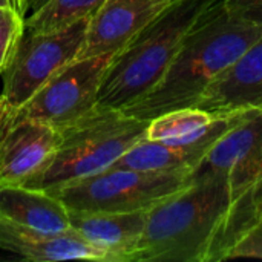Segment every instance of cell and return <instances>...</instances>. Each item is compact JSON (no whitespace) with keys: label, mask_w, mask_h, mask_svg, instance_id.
<instances>
[{"label":"cell","mask_w":262,"mask_h":262,"mask_svg":"<svg viewBox=\"0 0 262 262\" xmlns=\"http://www.w3.org/2000/svg\"><path fill=\"white\" fill-rule=\"evenodd\" d=\"M227 3L244 18L262 26V0H227Z\"/></svg>","instance_id":"obj_20"},{"label":"cell","mask_w":262,"mask_h":262,"mask_svg":"<svg viewBox=\"0 0 262 262\" xmlns=\"http://www.w3.org/2000/svg\"><path fill=\"white\" fill-rule=\"evenodd\" d=\"M89 17L51 32L26 31L6 68L0 92V126L55 74L78 58Z\"/></svg>","instance_id":"obj_6"},{"label":"cell","mask_w":262,"mask_h":262,"mask_svg":"<svg viewBox=\"0 0 262 262\" xmlns=\"http://www.w3.org/2000/svg\"><path fill=\"white\" fill-rule=\"evenodd\" d=\"M25 29V18L12 6L0 5V75L9 66Z\"/></svg>","instance_id":"obj_18"},{"label":"cell","mask_w":262,"mask_h":262,"mask_svg":"<svg viewBox=\"0 0 262 262\" xmlns=\"http://www.w3.org/2000/svg\"><path fill=\"white\" fill-rule=\"evenodd\" d=\"M149 120L121 109L95 107L58 130L52 160L26 187L52 192L60 186L111 169L135 143L146 138Z\"/></svg>","instance_id":"obj_4"},{"label":"cell","mask_w":262,"mask_h":262,"mask_svg":"<svg viewBox=\"0 0 262 262\" xmlns=\"http://www.w3.org/2000/svg\"><path fill=\"white\" fill-rule=\"evenodd\" d=\"M49 0H11V6L25 18L31 17L34 12H37L38 9H41Z\"/></svg>","instance_id":"obj_21"},{"label":"cell","mask_w":262,"mask_h":262,"mask_svg":"<svg viewBox=\"0 0 262 262\" xmlns=\"http://www.w3.org/2000/svg\"><path fill=\"white\" fill-rule=\"evenodd\" d=\"M249 112V111H247ZM246 112L215 115L200 107H184L149 120L146 138L170 146L216 143Z\"/></svg>","instance_id":"obj_14"},{"label":"cell","mask_w":262,"mask_h":262,"mask_svg":"<svg viewBox=\"0 0 262 262\" xmlns=\"http://www.w3.org/2000/svg\"><path fill=\"white\" fill-rule=\"evenodd\" d=\"M0 249L31 261H106V255L74 230L46 233L0 216Z\"/></svg>","instance_id":"obj_13"},{"label":"cell","mask_w":262,"mask_h":262,"mask_svg":"<svg viewBox=\"0 0 262 262\" xmlns=\"http://www.w3.org/2000/svg\"><path fill=\"white\" fill-rule=\"evenodd\" d=\"M58 130L32 120H18L0 127V187L23 186L52 160Z\"/></svg>","instance_id":"obj_10"},{"label":"cell","mask_w":262,"mask_h":262,"mask_svg":"<svg viewBox=\"0 0 262 262\" xmlns=\"http://www.w3.org/2000/svg\"><path fill=\"white\" fill-rule=\"evenodd\" d=\"M261 201L262 190L238 193L220 175L192 177L146 212L130 262L226 261L261 223Z\"/></svg>","instance_id":"obj_1"},{"label":"cell","mask_w":262,"mask_h":262,"mask_svg":"<svg viewBox=\"0 0 262 262\" xmlns=\"http://www.w3.org/2000/svg\"><path fill=\"white\" fill-rule=\"evenodd\" d=\"M213 144L200 143V144H189V146H170L160 141L143 138L138 143H135L112 167L144 170V172H163V170L193 172Z\"/></svg>","instance_id":"obj_16"},{"label":"cell","mask_w":262,"mask_h":262,"mask_svg":"<svg viewBox=\"0 0 262 262\" xmlns=\"http://www.w3.org/2000/svg\"><path fill=\"white\" fill-rule=\"evenodd\" d=\"M146 212L69 210L71 230L101 250L109 262H130L144 230Z\"/></svg>","instance_id":"obj_12"},{"label":"cell","mask_w":262,"mask_h":262,"mask_svg":"<svg viewBox=\"0 0 262 262\" xmlns=\"http://www.w3.org/2000/svg\"><path fill=\"white\" fill-rule=\"evenodd\" d=\"M0 5H9L11 6V0H0Z\"/></svg>","instance_id":"obj_22"},{"label":"cell","mask_w":262,"mask_h":262,"mask_svg":"<svg viewBox=\"0 0 262 262\" xmlns=\"http://www.w3.org/2000/svg\"><path fill=\"white\" fill-rule=\"evenodd\" d=\"M104 0H49L41 9L26 18V31L51 32L91 17Z\"/></svg>","instance_id":"obj_17"},{"label":"cell","mask_w":262,"mask_h":262,"mask_svg":"<svg viewBox=\"0 0 262 262\" xmlns=\"http://www.w3.org/2000/svg\"><path fill=\"white\" fill-rule=\"evenodd\" d=\"M192 181L190 170L144 172L111 167L49 192L68 210L144 212Z\"/></svg>","instance_id":"obj_5"},{"label":"cell","mask_w":262,"mask_h":262,"mask_svg":"<svg viewBox=\"0 0 262 262\" xmlns=\"http://www.w3.org/2000/svg\"><path fill=\"white\" fill-rule=\"evenodd\" d=\"M0 216L46 233L71 232L68 207L55 195L26 186L0 187Z\"/></svg>","instance_id":"obj_15"},{"label":"cell","mask_w":262,"mask_h":262,"mask_svg":"<svg viewBox=\"0 0 262 262\" xmlns=\"http://www.w3.org/2000/svg\"><path fill=\"white\" fill-rule=\"evenodd\" d=\"M253 258L262 259V224L255 226L230 252L229 259Z\"/></svg>","instance_id":"obj_19"},{"label":"cell","mask_w":262,"mask_h":262,"mask_svg":"<svg viewBox=\"0 0 262 262\" xmlns=\"http://www.w3.org/2000/svg\"><path fill=\"white\" fill-rule=\"evenodd\" d=\"M112 57L114 54L75 58L40 88L6 124L32 120L61 129L86 115L97 107L98 91Z\"/></svg>","instance_id":"obj_7"},{"label":"cell","mask_w":262,"mask_h":262,"mask_svg":"<svg viewBox=\"0 0 262 262\" xmlns=\"http://www.w3.org/2000/svg\"><path fill=\"white\" fill-rule=\"evenodd\" d=\"M259 224H262V201H261V223Z\"/></svg>","instance_id":"obj_23"},{"label":"cell","mask_w":262,"mask_h":262,"mask_svg":"<svg viewBox=\"0 0 262 262\" xmlns=\"http://www.w3.org/2000/svg\"><path fill=\"white\" fill-rule=\"evenodd\" d=\"M177 0H104L89 17L80 57L117 54Z\"/></svg>","instance_id":"obj_9"},{"label":"cell","mask_w":262,"mask_h":262,"mask_svg":"<svg viewBox=\"0 0 262 262\" xmlns=\"http://www.w3.org/2000/svg\"><path fill=\"white\" fill-rule=\"evenodd\" d=\"M220 175L238 193L262 190V109L249 111L206 154L192 177Z\"/></svg>","instance_id":"obj_8"},{"label":"cell","mask_w":262,"mask_h":262,"mask_svg":"<svg viewBox=\"0 0 262 262\" xmlns=\"http://www.w3.org/2000/svg\"><path fill=\"white\" fill-rule=\"evenodd\" d=\"M261 35V25L239 15L227 0H216L186 34L160 81L123 111L152 120L170 111L195 107L210 83Z\"/></svg>","instance_id":"obj_2"},{"label":"cell","mask_w":262,"mask_h":262,"mask_svg":"<svg viewBox=\"0 0 262 262\" xmlns=\"http://www.w3.org/2000/svg\"><path fill=\"white\" fill-rule=\"evenodd\" d=\"M195 107L215 115L262 109V35L210 83Z\"/></svg>","instance_id":"obj_11"},{"label":"cell","mask_w":262,"mask_h":262,"mask_svg":"<svg viewBox=\"0 0 262 262\" xmlns=\"http://www.w3.org/2000/svg\"><path fill=\"white\" fill-rule=\"evenodd\" d=\"M216 0H177L114 54L101 81L97 107L126 109L164 75L186 34Z\"/></svg>","instance_id":"obj_3"}]
</instances>
